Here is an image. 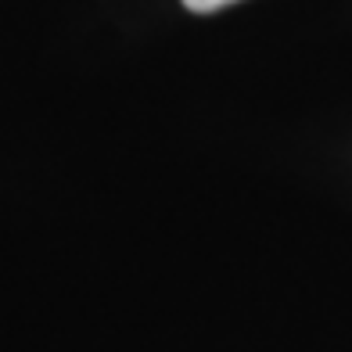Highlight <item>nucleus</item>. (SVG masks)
Here are the masks:
<instances>
[{"label":"nucleus","instance_id":"nucleus-1","mask_svg":"<svg viewBox=\"0 0 352 352\" xmlns=\"http://www.w3.org/2000/svg\"><path fill=\"white\" fill-rule=\"evenodd\" d=\"M227 4H237V0H184V8H190V11H198V14H209V11H219V8H227Z\"/></svg>","mask_w":352,"mask_h":352}]
</instances>
